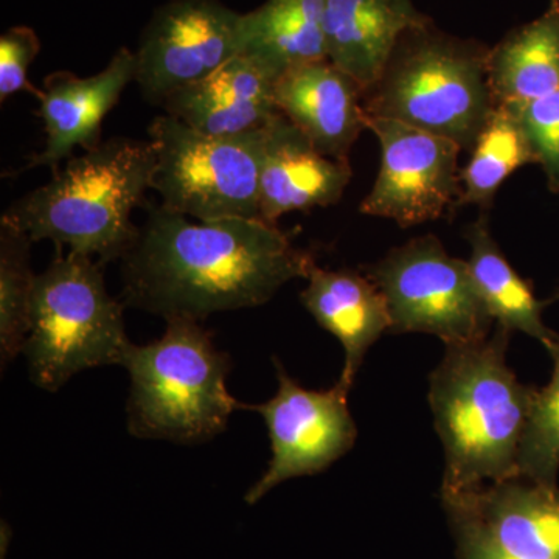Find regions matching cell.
<instances>
[{
  "label": "cell",
  "instance_id": "1",
  "mask_svg": "<svg viewBox=\"0 0 559 559\" xmlns=\"http://www.w3.org/2000/svg\"><path fill=\"white\" fill-rule=\"evenodd\" d=\"M121 261L128 307L165 320H204L266 304L314 259L275 224L261 219L191 221L146 204L138 240Z\"/></svg>",
  "mask_w": 559,
  "mask_h": 559
},
{
  "label": "cell",
  "instance_id": "2",
  "mask_svg": "<svg viewBox=\"0 0 559 559\" xmlns=\"http://www.w3.org/2000/svg\"><path fill=\"white\" fill-rule=\"evenodd\" d=\"M510 331L447 345L429 378V404L444 452L441 495L520 477L522 437L536 388L507 364Z\"/></svg>",
  "mask_w": 559,
  "mask_h": 559
},
{
  "label": "cell",
  "instance_id": "3",
  "mask_svg": "<svg viewBox=\"0 0 559 559\" xmlns=\"http://www.w3.org/2000/svg\"><path fill=\"white\" fill-rule=\"evenodd\" d=\"M156 153L151 140L112 138L66 160L53 178L20 198L0 221L50 240L69 252L97 257L102 264L123 259L138 240L132 212L151 189Z\"/></svg>",
  "mask_w": 559,
  "mask_h": 559
},
{
  "label": "cell",
  "instance_id": "4",
  "mask_svg": "<svg viewBox=\"0 0 559 559\" xmlns=\"http://www.w3.org/2000/svg\"><path fill=\"white\" fill-rule=\"evenodd\" d=\"M128 429L138 439L204 443L227 429L240 401L227 390L231 360L198 320H167L159 340L131 344Z\"/></svg>",
  "mask_w": 559,
  "mask_h": 559
},
{
  "label": "cell",
  "instance_id": "5",
  "mask_svg": "<svg viewBox=\"0 0 559 559\" xmlns=\"http://www.w3.org/2000/svg\"><path fill=\"white\" fill-rule=\"evenodd\" d=\"M489 49L432 22L403 36L380 81L364 94L367 117L399 120L473 150L495 110Z\"/></svg>",
  "mask_w": 559,
  "mask_h": 559
},
{
  "label": "cell",
  "instance_id": "6",
  "mask_svg": "<svg viewBox=\"0 0 559 559\" xmlns=\"http://www.w3.org/2000/svg\"><path fill=\"white\" fill-rule=\"evenodd\" d=\"M100 261L69 252L36 275L24 355L36 388L57 392L87 369L123 366L132 342L123 305L106 288Z\"/></svg>",
  "mask_w": 559,
  "mask_h": 559
},
{
  "label": "cell",
  "instance_id": "7",
  "mask_svg": "<svg viewBox=\"0 0 559 559\" xmlns=\"http://www.w3.org/2000/svg\"><path fill=\"white\" fill-rule=\"evenodd\" d=\"M266 127L210 135L168 114L156 117L148 128L156 153L151 189L159 193L162 207L202 223L260 219Z\"/></svg>",
  "mask_w": 559,
  "mask_h": 559
},
{
  "label": "cell",
  "instance_id": "8",
  "mask_svg": "<svg viewBox=\"0 0 559 559\" xmlns=\"http://www.w3.org/2000/svg\"><path fill=\"white\" fill-rule=\"evenodd\" d=\"M367 275L388 300L390 333H425L444 345L485 340L492 319L481 301L468 263L454 259L433 235L390 250Z\"/></svg>",
  "mask_w": 559,
  "mask_h": 559
},
{
  "label": "cell",
  "instance_id": "9",
  "mask_svg": "<svg viewBox=\"0 0 559 559\" xmlns=\"http://www.w3.org/2000/svg\"><path fill=\"white\" fill-rule=\"evenodd\" d=\"M277 393L267 403H240V409L257 412L270 432L272 459L246 492L248 506L259 503L283 481L312 476L344 457L358 439V428L348 409L349 390L340 382L329 390H308L290 378L278 359Z\"/></svg>",
  "mask_w": 559,
  "mask_h": 559
},
{
  "label": "cell",
  "instance_id": "10",
  "mask_svg": "<svg viewBox=\"0 0 559 559\" xmlns=\"http://www.w3.org/2000/svg\"><path fill=\"white\" fill-rule=\"evenodd\" d=\"M241 14L221 0H168L154 10L135 50L143 100L162 106L237 57Z\"/></svg>",
  "mask_w": 559,
  "mask_h": 559
},
{
  "label": "cell",
  "instance_id": "11",
  "mask_svg": "<svg viewBox=\"0 0 559 559\" xmlns=\"http://www.w3.org/2000/svg\"><path fill=\"white\" fill-rule=\"evenodd\" d=\"M367 130L377 135L381 165L362 215L395 221L401 227L439 219L462 198L459 154L450 139L399 120L367 117Z\"/></svg>",
  "mask_w": 559,
  "mask_h": 559
},
{
  "label": "cell",
  "instance_id": "12",
  "mask_svg": "<svg viewBox=\"0 0 559 559\" xmlns=\"http://www.w3.org/2000/svg\"><path fill=\"white\" fill-rule=\"evenodd\" d=\"M452 528L520 559H559L558 485L513 477L441 495Z\"/></svg>",
  "mask_w": 559,
  "mask_h": 559
},
{
  "label": "cell",
  "instance_id": "13",
  "mask_svg": "<svg viewBox=\"0 0 559 559\" xmlns=\"http://www.w3.org/2000/svg\"><path fill=\"white\" fill-rule=\"evenodd\" d=\"M135 51L121 47L102 72L76 76L73 72L50 73L39 90V116L46 142L25 168L50 167L75 156L73 151H91L103 143V120L120 102L121 94L135 81Z\"/></svg>",
  "mask_w": 559,
  "mask_h": 559
},
{
  "label": "cell",
  "instance_id": "14",
  "mask_svg": "<svg viewBox=\"0 0 559 559\" xmlns=\"http://www.w3.org/2000/svg\"><path fill=\"white\" fill-rule=\"evenodd\" d=\"M349 180L348 160L320 153L282 112L267 123L260 178L261 221L277 226L288 213L336 204Z\"/></svg>",
  "mask_w": 559,
  "mask_h": 559
},
{
  "label": "cell",
  "instance_id": "15",
  "mask_svg": "<svg viewBox=\"0 0 559 559\" xmlns=\"http://www.w3.org/2000/svg\"><path fill=\"white\" fill-rule=\"evenodd\" d=\"M275 105L312 145L337 160L367 130L364 92L329 60L310 62L275 81Z\"/></svg>",
  "mask_w": 559,
  "mask_h": 559
},
{
  "label": "cell",
  "instance_id": "16",
  "mask_svg": "<svg viewBox=\"0 0 559 559\" xmlns=\"http://www.w3.org/2000/svg\"><path fill=\"white\" fill-rule=\"evenodd\" d=\"M430 22L414 0H326V60L366 94L380 81L403 36Z\"/></svg>",
  "mask_w": 559,
  "mask_h": 559
},
{
  "label": "cell",
  "instance_id": "17",
  "mask_svg": "<svg viewBox=\"0 0 559 559\" xmlns=\"http://www.w3.org/2000/svg\"><path fill=\"white\" fill-rule=\"evenodd\" d=\"M168 116L210 135L263 130L280 110L275 81L241 55L164 102Z\"/></svg>",
  "mask_w": 559,
  "mask_h": 559
},
{
  "label": "cell",
  "instance_id": "18",
  "mask_svg": "<svg viewBox=\"0 0 559 559\" xmlns=\"http://www.w3.org/2000/svg\"><path fill=\"white\" fill-rule=\"evenodd\" d=\"M300 300L323 330L341 342L345 353L340 384L353 388L364 358L382 334L390 333L389 305L367 274L311 267Z\"/></svg>",
  "mask_w": 559,
  "mask_h": 559
},
{
  "label": "cell",
  "instance_id": "19",
  "mask_svg": "<svg viewBox=\"0 0 559 559\" xmlns=\"http://www.w3.org/2000/svg\"><path fill=\"white\" fill-rule=\"evenodd\" d=\"M325 5L326 0H266L242 13L238 55L274 81L326 60Z\"/></svg>",
  "mask_w": 559,
  "mask_h": 559
},
{
  "label": "cell",
  "instance_id": "20",
  "mask_svg": "<svg viewBox=\"0 0 559 559\" xmlns=\"http://www.w3.org/2000/svg\"><path fill=\"white\" fill-rule=\"evenodd\" d=\"M488 79L495 105L510 110L559 92V0L489 49Z\"/></svg>",
  "mask_w": 559,
  "mask_h": 559
},
{
  "label": "cell",
  "instance_id": "21",
  "mask_svg": "<svg viewBox=\"0 0 559 559\" xmlns=\"http://www.w3.org/2000/svg\"><path fill=\"white\" fill-rule=\"evenodd\" d=\"M466 240L471 246L466 261L471 277L495 325L510 333L521 331L549 349L558 334L544 323L546 304L536 299L532 286L513 270L492 238L485 216L469 227Z\"/></svg>",
  "mask_w": 559,
  "mask_h": 559
},
{
  "label": "cell",
  "instance_id": "22",
  "mask_svg": "<svg viewBox=\"0 0 559 559\" xmlns=\"http://www.w3.org/2000/svg\"><path fill=\"white\" fill-rule=\"evenodd\" d=\"M536 162L516 114L496 106L471 150V160L462 178L460 204L491 207L502 183L524 165Z\"/></svg>",
  "mask_w": 559,
  "mask_h": 559
},
{
  "label": "cell",
  "instance_id": "23",
  "mask_svg": "<svg viewBox=\"0 0 559 559\" xmlns=\"http://www.w3.org/2000/svg\"><path fill=\"white\" fill-rule=\"evenodd\" d=\"M32 238L0 221V359L2 370L24 352L31 329L36 274L32 271Z\"/></svg>",
  "mask_w": 559,
  "mask_h": 559
},
{
  "label": "cell",
  "instance_id": "24",
  "mask_svg": "<svg viewBox=\"0 0 559 559\" xmlns=\"http://www.w3.org/2000/svg\"><path fill=\"white\" fill-rule=\"evenodd\" d=\"M554 373L549 384L536 390L522 437L520 477L557 485L559 471V336L549 348Z\"/></svg>",
  "mask_w": 559,
  "mask_h": 559
},
{
  "label": "cell",
  "instance_id": "25",
  "mask_svg": "<svg viewBox=\"0 0 559 559\" xmlns=\"http://www.w3.org/2000/svg\"><path fill=\"white\" fill-rule=\"evenodd\" d=\"M546 173L550 190L559 191V92L513 110Z\"/></svg>",
  "mask_w": 559,
  "mask_h": 559
},
{
  "label": "cell",
  "instance_id": "26",
  "mask_svg": "<svg viewBox=\"0 0 559 559\" xmlns=\"http://www.w3.org/2000/svg\"><path fill=\"white\" fill-rule=\"evenodd\" d=\"M40 51L36 32L27 25H16L0 36V102H5L17 92L27 91L38 97L27 80L28 69Z\"/></svg>",
  "mask_w": 559,
  "mask_h": 559
},
{
  "label": "cell",
  "instance_id": "27",
  "mask_svg": "<svg viewBox=\"0 0 559 559\" xmlns=\"http://www.w3.org/2000/svg\"><path fill=\"white\" fill-rule=\"evenodd\" d=\"M452 532H454L455 544H457L459 559H520L499 550L488 540L466 532V530L452 528Z\"/></svg>",
  "mask_w": 559,
  "mask_h": 559
},
{
  "label": "cell",
  "instance_id": "28",
  "mask_svg": "<svg viewBox=\"0 0 559 559\" xmlns=\"http://www.w3.org/2000/svg\"><path fill=\"white\" fill-rule=\"evenodd\" d=\"M11 539L10 525L5 533V525L2 524V543H0V550H2V559L5 558V551L9 550Z\"/></svg>",
  "mask_w": 559,
  "mask_h": 559
},
{
  "label": "cell",
  "instance_id": "29",
  "mask_svg": "<svg viewBox=\"0 0 559 559\" xmlns=\"http://www.w3.org/2000/svg\"><path fill=\"white\" fill-rule=\"evenodd\" d=\"M558 297H559V294H558Z\"/></svg>",
  "mask_w": 559,
  "mask_h": 559
}]
</instances>
